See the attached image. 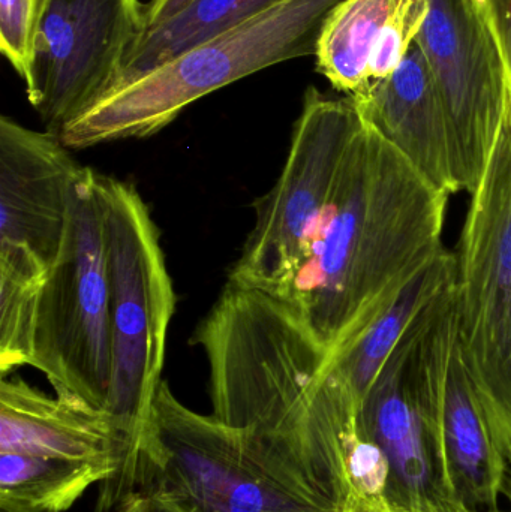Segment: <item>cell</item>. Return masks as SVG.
Returning a JSON list of instances; mask_svg holds the SVG:
<instances>
[{
	"instance_id": "d6986e66",
	"label": "cell",
	"mask_w": 511,
	"mask_h": 512,
	"mask_svg": "<svg viewBox=\"0 0 511 512\" xmlns=\"http://www.w3.org/2000/svg\"><path fill=\"white\" fill-rule=\"evenodd\" d=\"M402 0H342L318 38L317 71L347 96L371 84L369 62L384 24Z\"/></svg>"
},
{
	"instance_id": "8fae6325",
	"label": "cell",
	"mask_w": 511,
	"mask_h": 512,
	"mask_svg": "<svg viewBox=\"0 0 511 512\" xmlns=\"http://www.w3.org/2000/svg\"><path fill=\"white\" fill-rule=\"evenodd\" d=\"M419 394L456 498L471 511H497L509 460L459 349L456 280L438 301L423 334Z\"/></svg>"
},
{
	"instance_id": "ba28073f",
	"label": "cell",
	"mask_w": 511,
	"mask_h": 512,
	"mask_svg": "<svg viewBox=\"0 0 511 512\" xmlns=\"http://www.w3.org/2000/svg\"><path fill=\"white\" fill-rule=\"evenodd\" d=\"M456 254L458 343L498 442L511 454V99Z\"/></svg>"
},
{
	"instance_id": "5bb4252c",
	"label": "cell",
	"mask_w": 511,
	"mask_h": 512,
	"mask_svg": "<svg viewBox=\"0 0 511 512\" xmlns=\"http://www.w3.org/2000/svg\"><path fill=\"white\" fill-rule=\"evenodd\" d=\"M366 125L389 141L426 180L446 194L458 192L449 123L428 60L414 44L389 77L350 96Z\"/></svg>"
},
{
	"instance_id": "5b68a950",
	"label": "cell",
	"mask_w": 511,
	"mask_h": 512,
	"mask_svg": "<svg viewBox=\"0 0 511 512\" xmlns=\"http://www.w3.org/2000/svg\"><path fill=\"white\" fill-rule=\"evenodd\" d=\"M342 0H284L162 63L66 126L68 149L158 134L198 99L288 60L315 56L330 12Z\"/></svg>"
},
{
	"instance_id": "d4e9b609",
	"label": "cell",
	"mask_w": 511,
	"mask_h": 512,
	"mask_svg": "<svg viewBox=\"0 0 511 512\" xmlns=\"http://www.w3.org/2000/svg\"><path fill=\"white\" fill-rule=\"evenodd\" d=\"M117 512H180L173 505L165 502L164 499L158 498L152 493L138 492L132 496L125 505L117 510Z\"/></svg>"
},
{
	"instance_id": "30bf717a",
	"label": "cell",
	"mask_w": 511,
	"mask_h": 512,
	"mask_svg": "<svg viewBox=\"0 0 511 512\" xmlns=\"http://www.w3.org/2000/svg\"><path fill=\"white\" fill-rule=\"evenodd\" d=\"M416 44L440 93L456 189L473 194L509 107L506 65L480 0H429Z\"/></svg>"
},
{
	"instance_id": "4316f807",
	"label": "cell",
	"mask_w": 511,
	"mask_h": 512,
	"mask_svg": "<svg viewBox=\"0 0 511 512\" xmlns=\"http://www.w3.org/2000/svg\"><path fill=\"white\" fill-rule=\"evenodd\" d=\"M504 492H506L507 498H509V501L511 502V478H510L509 486H507V489L504 490Z\"/></svg>"
},
{
	"instance_id": "e0dca14e",
	"label": "cell",
	"mask_w": 511,
	"mask_h": 512,
	"mask_svg": "<svg viewBox=\"0 0 511 512\" xmlns=\"http://www.w3.org/2000/svg\"><path fill=\"white\" fill-rule=\"evenodd\" d=\"M110 462L0 453V511L66 512L95 484L110 483Z\"/></svg>"
},
{
	"instance_id": "9a60e30c",
	"label": "cell",
	"mask_w": 511,
	"mask_h": 512,
	"mask_svg": "<svg viewBox=\"0 0 511 512\" xmlns=\"http://www.w3.org/2000/svg\"><path fill=\"white\" fill-rule=\"evenodd\" d=\"M0 453L110 462L119 474L128 447L107 411L47 396L23 379L5 376L0 382Z\"/></svg>"
},
{
	"instance_id": "44dd1931",
	"label": "cell",
	"mask_w": 511,
	"mask_h": 512,
	"mask_svg": "<svg viewBox=\"0 0 511 512\" xmlns=\"http://www.w3.org/2000/svg\"><path fill=\"white\" fill-rule=\"evenodd\" d=\"M429 14V0H402L384 24L369 62V81L383 80L404 62Z\"/></svg>"
},
{
	"instance_id": "8992f818",
	"label": "cell",
	"mask_w": 511,
	"mask_h": 512,
	"mask_svg": "<svg viewBox=\"0 0 511 512\" xmlns=\"http://www.w3.org/2000/svg\"><path fill=\"white\" fill-rule=\"evenodd\" d=\"M99 177L81 167L72 185L65 245L39 292L32 367L56 396L107 411L110 286Z\"/></svg>"
},
{
	"instance_id": "2e32d148",
	"label": "cell",
	"mask_w": 511,
	"mask_h": 512,
	"mask_svg": "<svg viewBox=\"0 0 511 512\" xmlns=\"http://www.w3.org/2000/svg\"><path fill=\"white\" fill-rule=\"evenodd\" d=\"M456 267V254L441 249L390 295L362 330L327 355L330 369L350 391L357 408L405 334L455 283Z\"/></svg>"
},
{
	"instance_id": "7c38bea8",
	"label": "cell",
	"mask_w": 511,
	"mask_h": 512,
	"mask_svg": "<svg viewBox=\"0 0 511 512\" xmlns=\"http://www.w3.org/2000/svg\"><path fill=\"white\" fill-rule=\"evenodd\" d=\"M438 300L396 346L357 415L360 438L386 459L389 512H476L449 486L420 403V346Z\"/></svg>"
},
{
	"instance_id": "484cf974",
	"label": "cell",
	"mask_w": 511,
	"mask_h": 512,
	"mask_svg": "<svg viewBox=\"0 0 511 512\" xmlns=\"http://www.w3.org/2000/svg\"><path fill=\"white\" fill-rule=\"evenodd\" d=\"M348 512H383V511L369 510V508L356 507V508H351V510Z\"/></svg>"
},
{
	"instance_id": "f1b7e54d",
	"label": "cell",
	"mask_w": 511,
	"mask_h": 512,
	"mask_svg": "<svg viewBox=\"0 0 511 512\" xmlns=\"http://www.w3.org/2000/svg\"><path fill=\"white\" fill-rule=\"evenodd\" d=\"M0 512H6V511H0Z\"/></svg>"
},
{
	"instance_id": "7a4b0ae2",
	"label": "cell",
	"mask_w": 511,
	"mask_h": 512,
	"mask_svg": "<svg viewBox=\"0 0 511 512\" xmlns=\"http://www.w3.org/2000/svg\"><path fill=\"white\" fill-rule=\"evenodd\" d=\"M192 342L209 363L213 417L284 445L347 508L344 441L324 378L329 354L296 310L228 282Z\"/></svg>"
},
{
	"instance_id": "ffe728a7",
	"label": "cell",
	"mask_w": 511,
	"mask_h": 512,
	"mask_svg": "<svg viewBox=\"0 0 511 512\" xmlns=\"http://www.w3.org/2000/svg\"><path fill=\"white\" fill-rule=\"evenodd\" d=\"M44 277L0 270V373L32 366L36 309Z\"/></svg>"
},
{
	"instance_id": "4fadbf2b",
	"label": "cell",
	"mask_w": 511,
	"mask_h": 512,
	"mask_svg": "<svg viewBox=\"0 0 511 512\" xmlns=\"http://www.w3.org/2000/svg\"><path fill=\"white\" fill-rule=\"evenodd\" d=\"M80 170L56 135L0 119V255L24 256L51 270L65 245Z\"/></svg>"
},
{
	"instance_id": "f546056e",
	"label": "cell",
	"mask_w": 511,
	"mask_h": 512,
	"mask_svg": "<svg viewBox=\"0 0 511 512\" xmlns=\"http://www.w3.org/2000/svg\"><path fill=\"white\" fill-rule=\"evenodd\" d=\"M494 512H498V511H494Z\"/></svg>"
},
{
	"instance_id": "9c48e42d",
	"label": "cell",
	"mask_w": 511,
	"mask_h": 512,
	"mask_svg": "<svg viewBox=\"0 0 511 512\" xmlns=\"http://www.w3.org/2000/svg\"><path fill=\"white\" fill-rule=\"evenodd\" d=\"M146 29L140 0H39L27 99L45 129H63L116 90Z\"/></svg>"
},
{
	"instance_id": "7402d4cb",
	"label": "cell",
	"mask_w": 511,
	"mask_h": 512,
	"mask_svg": "<svg viewBox=\"0 0 511 512\" xmlns=\"http://www.w3.org/2000/svg\"><path fill=\"white\" fill-rule=\"evenodd\" d=\"M39 0H0V51L21 80L29 71Z\"/></svg>"
},
{
	"instance_id": "603a6c76",
	"label": "cell",
	"mask_w": 511,
	"mask_h": 512,
	"mask_svg": "<svg viewBox=\"0 0 511 512\" xmlns=\"http://www.w3.org/2000/svg\"><path fill=\"white\" fill-rule=\"evenodd\" d=\"M480 2L503 56L511 92V0H480Z\"/></svg>"
},
{
	"instance_id": "83f0119b",
	"label": "cell",
	"mask_w": 511,
	"mask_h": 512,
	"mask_svg": "<svg viewBox=\"0 0 511 512\" xmlns=\"http://www.w3.org/2000/svg\"><path fill=\"white\" fill-rule=\"evenodd\" d=\"M509 465H511V454L509 456Z\"/></svg>"
},
{
	"instance_id": "52a82bcc",
	"label": "cell",
	"mask_w": 511,
	"mask_h": 512,
	"mask_svg": "<svg viewBox=\"0 0 511 512\" xmlns=\"http://www.w3.org/2000/svg\"><path fill=\"white\" fill-rule=\"evenodd\" d=\"M362 126L350 96L306 90L281 176L255 201V227L228 282L288 301Z\"/></svg>"
},
{
	"instance_id": "cb8c5ba5",
	"label": "cell",
	"mask_w": 511,
	"mask_h": 512,
	"mask_svg": "<svg viewBox=\"0 0 511 512\" xmlns=\"http://www.w3.org/2000/svg\"><path fill=\"white\" fill-rule=\"evenodd\" d=\"M191 2L192 0H149L144 5V32L170 20Z\"/></svg>"
},
{
	"instance_id": "ac0fdd59",
	"label": "cell",
	"mask_w": 511,
	"mask_h": 512,
	"mask_svg": "<svg viewBox=\"0 0 511 512\" xmlns=\"http://www.w3.org/2000/svg\"><path fill=\"white\" fill-rule=\"evenodd\" d=\"M281 2L284 0H192L182 12L141 35L126 57L116 90Z\"/></svg>"
},
{
	"instance_id": "6da1fadb",
	"label": "cell",
	"mask_w": 511,
	"mask_h": 512,
	"mask_svg": "<svg viewBox=\"0 0 511 512\" xmlns=\"http://www.w3.org/2000/svg\"><path fill=\"white\" fill-rule=\"evenodd\" d=\"M449 194L363 122L308 262L285 303L332 354L444 248Z\"/></svg>"
},
{
	"instance_id": "277c9868",
	"label": "cell",
	"mask_w": 511,
	"mask_h": 512,
	"mask_svg": "<svg viewBox=\"0 0 511 512\" xmlns=\"http://www.w3.org/2000/svg\"><path fill=\"white\" fill-rule=\"evenodd\" d=\"M110 286L111 379L107 412L125 436L126 460L99 490L95 512H113L137 495L141 450L161 385L168 327L176 306L159 233L137 189L99 177Z\"/></svg>"
},
{
	"instance_id": "3957f363",
	"label": "cell",
	"mask_w": 511,
	"mask_h": 512,
	"mask_svg": "<svg viewBox=\"0 0 511 512\" xmlns=\"http://www.w3.org/2000/svg\"><path fill=\"white\" fill-rule=\"evenodd\" d=\"M138 492L180 512H345L284 445L192 411L164 381L141 450Z\"/></svg>"
}]
</instances>
